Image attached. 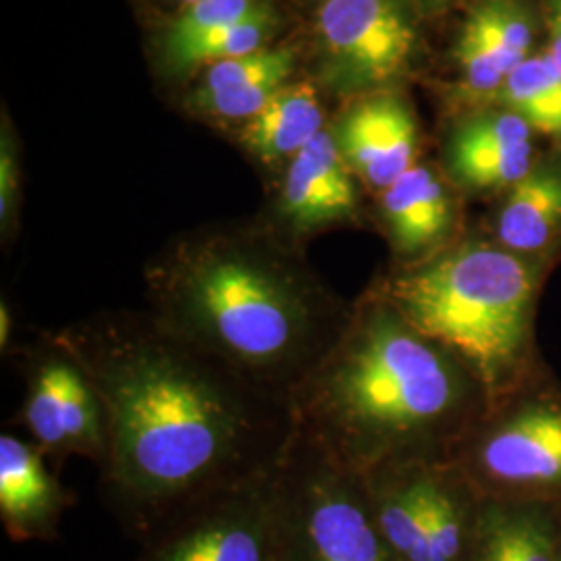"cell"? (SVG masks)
Here are the masks:
<instances>
[{"instance_id": "19", "label": "cell", "mask_w": 561, "mask_h": 561, "mask_svg": "<svg viewBox=\"0 0 561 561\" xmlns=\"http://www.w3.org/2000/svg\"><path fill=\"white\" fill-rule=\"evenodd\" d=\"M324 129L312 83H287L256 117L243 123L240 144L266 171H280Z\"/></svg>"}, {"instance_id": "2", "label": "cell", "mask_w": 561, "mask_h": 561, "mask_svg": "<svg viewBox=\"0 0 561 561\" xmlns=\"http://www.w3.org/2000/svg\"><path fill=\"white\" fill-rule=\"evenodd\" d=\"M144 283L146 308L167 329L289 405L352 310L262 222L183 236Z\"/></svg>"}, {"instance_id": "30", "label": "cell", "mask_w": 561, "mask_h": 561, "mask_svg": "<svg viewBox=\"0 0 561 561\" xmlns=\"http://www.w3.org/2000/svg\"><path fill=\"white\" fill-rule=\"evenodd\" d=\"M560 561H561V549H560Z\"/></svg>"}, {"instance_id": "1", "label": "cell", "mask_w": 561, "mask_h": 561, "mask_svg": "<svg viewBox=\"0 0 561 561\" xmlns=\"http://www.w3.org/2000/svg\"><path fill=\"white\" fill-rule=\"evenodd\" d=\"M104 414L102 497L141 541L190 503L279 463L294 408L167 329L148 308L53 331Z\"/></svg>"}, {"instance_id": "29", "label": "cell", "mask_w": 561, "mask_h": 561, "mask_svg": "<svg viewBox=\"0 0 561 561\" xmlns=\"http://www.w3.org/2000/svg\"><path fill=\"white\" fill-rule=\"evenodd\" d=\"M180 2H183V4L187 7V4H194V2H198V0H180Z\"/></svg>"}, {"instance_id": "18", "label": "cell", "mask_w": 561, "mask_h": 561, "mask_svg": "<svg viewBox=\"0 0 561 561\" xmlns=\"http://www.w3.org/2000/svg\"><path fill=\"white\" fill-rule=\"evenodd\" d=\"M561 510L482 500L468 561H560Z\"/></svg>"}, {"instance_id": "13", "label": "cell", "mask_w": 561, "mask_h": 561, "mask_svg": "<svg viewBox=\"0 0 561 561\" xmlns=\"http://www.w3.org/2000/svg\"><path fill=\"white\" fill-rule=\"evenodd\" d=\"M537 138L502 104L458 113L443 144V173L461 196L500 201L539 161Z\"/></svg>"}, {"instance_id": "8", "label": "cell", "mask_w": 561, "mask_h": 561, "mask_svg": "<svg viewBox=\"0 0 561 561\" xmlns=\"http://www.w3.org/2000/svg\"><path fill=\"white\" fill-rule=\"evenodd\" d=\"M422 23L408 0H324L317 18L322 81L354 99L398 90L421 62Z\"/></svg>"}, {"instance_id": "26", "label": "cell", "mask_w": 561, "mask_h": 561, "mask_svg": "<svg viewBox=\"0 0 561 561\" xmlns=\"http://www.w3.org/2000/svg\"><path fill=\"white\" fill-rule=\"evenodd\" d=\"M541 9L542 46L561 71V0H537Z\"/></svg>"}, {"instance_id": "11", "label": "cell", "mask_w": 561, "mask_h": 561, "mask_svg": "<svg viewBox=\"0 0 561 561\" xmlns=\"http://www.w3.org/2000/svg\"><path fill=\"white\" fill-rule=\"evenodd\" d=\"M362 185L343 161L331 127L285 164L262 225L296 248L324 231L364 219Z\"/></svg>"}, {"instance_id": "10", "label": "cell", "mask_w": 561, "mask_h": 561, "mask_svg": "<svg viewBox=\"0 0 561 561\" xmlns=\"http://www.w3.org/2000/svg\"><path fill=\"white\" fill-rule=\"evenodd\" d=\"M21 368L25 398L20 419L30 442L57 461L80 456L101 468L104 414L99 393L76 356L53 331H44L21 354Z\"/></svg>"}, {"instance_id": "12", "label": "cell", "mask_w": 561, "mask_h": 561, "mask_svg": "<svg viewBox=\"0 0 561 561\" xmlns=\"http://www.w3.org/2000/svg\"><path fill=\"white\" fill-rule=\"evenodd\" d=\"M542 46L537 0H474L454 44L458 113L495 104L505 81Z\"/></svg>"}, {"instance_id": "7", "label": "cell", "mask_w": 561, "mask_h": 561, "mask_svg": "<svg viewBox=\"0 0 561 561\" xmlns=\"http://www.w3.org/2000/svg\"><path fill=\"white\" fill-rule=\"evenodd\" d=\"M396 561H468L482 497L451 458L393 461L360 474Z\"/></svg>"}, {"instance_id": "4", "label": "cell", "mask_w": 561, "mask_h": 561, "mask_svg": "<svg viewBox=\"0 0 561 561\" xmlns=\"http://www.w3.org/2000/svg\"><path fill=\"white\" fill-rule=\"evenodd\" d=\"M547 268L486 233H463L426 261L391 266L375 285L474 375L493 408L535 382V310Z\"/></svg>"}, {"instance_id": "24", "label": "cell", "mask_w": 561, "mask_h": 561, "mask_svg": "<svg viewBox=\"0 0 561 561\" xmlns=\"http://www.w3.org/2000/svg\"><path fill=\"white\" fill-rule=\"evenodd\" d=\"M291 57H296L294 48L266 46L262 50L243 55V57L213 62L206 67L201 85L196 88V92L192 96L201 99V96H210V94L231 90V88L240 85L241 81L250 80L262 71L279 65L283 60L291 59Z\"/></svg>"}, {"instance_id": "23", "label": "cell", "mask_w": 561, "mask_h": 561, "mask_svg": "<svg viewBox=\"0 0 561 561\" xmlns=\"http://www.w3.org/2000/svg\"><path fill=\"white\" fill-rule=\"evenodd\" d=\"M296 69V57L283 60L279 65L262 71L250 80L241 81L240 85L225 90L219 94L190 96V104L208 117L222 121H250L261 113L262 108L273 101L280 88L287 85L289 76Z\"/></svg>"}, {"instance_id": "27", "label": "cell", "mask_w": 561, "mask_h": 561, "mask_svg": "<svg viewBox=\"0 0 561 561\" xmlns=\"http://www.w3.org/2000/svg\"><path fill=\"white\" fill-rule=\"evenodd\" d=\"M472 2L474 0H408L422 21L443 20L456 11H466Z\"/></svg>"}, {"instance_id": "28", "label": "cell", "mask_w": 561, "mask_h": 561, "mask_svg": "<svg viewBox=\"0 0 561 561\" xmlns=\"http://www.w3.org/2000/svg\"><path fill=\"white\" fill-rule=\"evenodd\" d=\"M13 335H15V317L13 308L7 300L0 301V350L2 354L13 352Z\"/></svg>"}, {"instance_id": "17", "label": "cell", "mask_w": 561, "mask_h": 561, "mask_svg": "<svg viewBox=\"0 0 561 561\" xmlns=\"http://www.w3.org/2000/svg\"><path fill=\"white\" fill-rule=\"evenodd\" d=\"M486 236L528 261L551 266L561 254V150L539 161L491 213Z\"/></svg>"}, {"instance_id": "21", "label": "cell", "mask_w": 561, "mask_h": 561, "mask_svg": "<svg viewBox=\"0 0 561 561\" xmlns=\"http://www.w3.org/2000/svg\"><path fill=\"white\" fill-rule=\"evenodd\" d=\"M266 9H271L266 0H198L187 4L162 32V60Z\"/></svg>"}, {"instance_id": "3", "label": "cell", "mask_w": 561, "mask_h": 561, "mask_svg": "<svg viewBox=\"0 0 561 561\" xmlns=\"http://www.w3.org/2000/svg\"><path fill=\"white\" fill-rule=\"evenodd\" d=\"M294 416L364 474L385 463L449 458L489 410L481 382L373 283L294 400Z\"/></svg>"}, {"instance_id": "5", "label": "cell", "mask_w": 561, "mask_h": 561, "mask_svg": "<svg viewBox=\"0 0 561 561\" xmlns=\"http://www.w3.org/2000/svg\"><path fill=\"white\" fill-rule=\"evenodd\" d=\"M280 561H396L362 477L296 422L277 470Z\"/></svg>"}, {"instance_id": "25", "label": "cell", "mask_w": 561, "mask_h": 561, "mask_svg": "<svg viewBox=\"0 0 561 561\" xmlns=\"http://www.w3.org/2000/svg\"><path fill=\"white\" fill-rule=\"evenodd\" d=\"M21 169L18 141L13 131L2 123L0 136V233L2 243L15 236V227L20 219Z\"/></svg>"}, {"instance_id": "14", "label": "cell", "mask_w": 561, "mask_h": 561, "mask_svg": "<svg viewBox=\"0 0 561 561\" xmlns=\"http://www.w3.org/2000/svg\"><path fill=\"white\" fill-rule=\"evenodd\" d=\"M331 129L343 161L373 196L421 161L419 121L400 88L358 96Z\"/></svg>"}, {"instance_id": "20", "label": "cell", "mask_w": 561, "mask_h": 561, "mask_svg": "<svg viewBox=\"0 0 561 561\" xmlns=\"http://www.w3.org/2000/svg\"><path fill=\"white\" fill-rule=\"evenodd\" d=\"M495 104L518 113L537 136L561 150V71L541 46L505 81Z\"/></svg>"}, {"instance_id": "15", "label": "cell", "mask_w": 561, "mask_h": 561, "mask_svg": "<svg viewBox=\"0 0 561 561\" xmlns=\"http://www.w3.org/2000/svg\"><path fill=\"white\" fill-rule=\"evenodd\" d=\"M460 192L435 162L419 161L377 201V221L391 248V266L426 261L460 240Z\"/></svg>"}, {"instance_id": "9", "label": "cell", "mask_w": 561, "mask_h": 561, "mask_svg": "<svg viewBox=\"0 0 561 561\" xmlns=\"http://www.w3.org/2000/svg\"><path fill=\"white\" fill-rule=\"evenodd\" d=\"M277 470L190 503L144 537L129 561H280Z\"/></svg>"}, {"instance_id": "22", "label": "cell", "mask_w": 561, "mask_h": 561, "mask_svg": "<svg viewBox=\"0 0 561 561\" xmlns=\"http://www.w3.org/2000/svg\"><path fill=\"white\" fill-rule=\"evenodd\" d=\"M275 30H277V13L271 7L250 20L240 21L206 41L196 42V44L183 48L162 62L173 73H183V71L202 67V65H213L219 60L243 57V55L266 48Z\"/></svg>"}, {"instance_id": "6", "label": "cell", "mask_w": 561, "mask_h": 561, "mask_svg": "<svg viewBox=\"0 0 561 561\" xmlns=\"http://www.w3.org/2000/svg\"><path fill=\"white\" fill-rule=\"evenodd\" d=\"M449 458L482 500L561 510V393L530 382L489 408Z\"/></svg>"}, {"instance_id": "16", "label": "cell", "mask_w": 561, "mask_h": 561, "mask_svg": "<svg viewBox=\"0 0 561 561\" xmlns=\"http://www.w3.org/2000/svg\"><path fill=\"white\" fill-rule=\"evenodd\" d=\"M73 503L76 495L46 468L44 454L34 443L2 433L0 522L11 541H55L62 516Z\"/></svg>"}]
</instances>
